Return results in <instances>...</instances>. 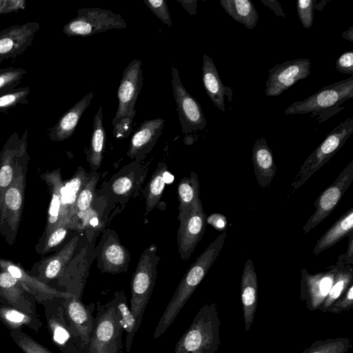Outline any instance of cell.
Returning <instances> with one entry per match:
<instances>
[{
    "label": "cell",
    "mask_w": 353,
    "mask_h": 353,
    "mask_svg": "<svg viewBox=\"0 0 353 353\" xmlns=\"http://www.w3.org/2000/svg\"><path fill=\"white\" fill-rule=\"evenodd\" d=\"M206 223L212 225L216 230L221 232L226 231L227 219L220 213H214L206 218Z\"/></svg>",
    "instance_id": "f6af8a7d"
},
{
    "label": "cell",
    "mask_w": 353,
    "mask_h": 353,
    "mask_svg": "<svg viewBox=\"0 0 353 353\" xmlns=\"http://www.w3.org/2000/svg\"><path fill=\"white\" fill-rule=\"evenodd\" d=\"M159 259L157 247L150 245L141 254L132 276L130 309L136 319L137 331L153 291Z\"/></svg>",
    "instance_id": "8992f818"
},
{
    "label": "cell",
    "mask_w": 353,
    "mask_h": 353,
    "mask_svg": "<svg viewBox=\"0 0 353 353\" xmlns=\"http://www.w3.org/2000/svg\"><path fill=\"white\" fill-rule=\"evenodd\" d=\"M353 181V161L340 172L335 181L326 188L314 203L315 210L303 227L308 233L320 224L335 209Z\"/></svg>",
    "instance_id": "30bf717a"
},
{
    "label": "cell",
    "mask_w": 353,
    "mask_h": 353,
    "mask_svg": "<svg viewBox=\"0 0 353 353\" xmlns=\"http://www.w3.org/2000/svg\"><path fill=\"white\" fill-rule=\"evenodd\" d=\"M310 68L311 61L308 59H297L274 65L268 70L265 96L281 95L298 81L306 79L310 74Z\"/></svg>",
    "instance_id": "7c38bea8"
},
{
    "label": "cell",
    "mask_w": 353,
    "mask_h": 353,
    "mask_svg": "<svg viewBox=\"0 0 353 353\" xmlns=\"http://www.w3.org/2000/svg\"><path fill=\"white\" fill-rule=\"evenodd\" d=\"M94 308V303L85 305L74 295L71 296L66 307L72 334L78 339L83 353H87L92 332Z\"/></svg>",
    "instance_id": "ac0fdd59"
},
{
    "label": "cell",
    "mask_w": 353,
    "mask_h": 353,
    "mask_svg": "<svg viewBox=\"0 0 353 353\" xmlns=\"http://www.w3.org/2000/svg\"><path fill=\"white\" fill-rule=\"evenodd\" d=\"M72 228V226L69 224H61L54 228L47 235L42 237L43 244L41 253L46 254L50 252V250L60 244L67 236L69 229Z\"/></svg>",
    "instance_id": "f35d334b"
},
{
    "label": "cell",
    "mask_w": 353,
    "mask_h": 353,
    "mask_svg": "<svg viewBox=\"0 0 353 353\" xmlns=\"http://www.w3.org/2000/svg\"><path fill=\"white\" fill-rule=\"evenodd\" d=\"M353 132V118L341 121L325 137L299 168L291 183L290 192L300 188L343 147Z\"/></svg>",
    "instance_id": "52a82bcc"
},
{
    "label": "cell",
    "mask_w": 353,
    "mask_h": 353,
    "mask_svg": "<svg viewBox=\"0 0 353 353\" xmlns=\"http://www.w3.org/2000/svg\"><path fill=\"white\" fill-rule=\"evenodd\" d=\"M106 140L105 130L103 124V107L99 106L93 119L90 145L87 151V158L92 172L101 166Z\"/></svg>",
    "instance_id": "83f0119b"
},
{
    "label": "cell",
    "mask_w": 353,
    "mask_h": 353,
    "mask_svg": "<svg viewBox=\"0 0 353 353\" xmlns=\"http://www.w3.org/2000/svg\"><path fill=\"white\" fill-rule=\"evenodd\" d=\"M28 130L20 137L14 132L5 143L0 153V209L3 195L11 185L17 166L25 154L28 152Z\"/></svg>",
    "instance_id": "e0dca14e"
},
{
    "label": "cell",
    "mask_w": 353,
    "mask_h": 353,
    "mask_svg": "<svg viewBox=\"0 0 353 353\" xmlns=\"http://www.w3.org/2000/svg\"><path fill=\"white\" fill-rule=\"evenodd\" d=\"M94 96V91L88 92L60 117L55 125L49 131V137L52 141H64L72 135Z\"/></svg>",
    "instance_id": "cb8c5ba5"
},
{
    "label": "cell",
    "mask_w": 353,
    "mask_h": 353,
    "mask_svg": "<svg viewBox=\"0 0 353 353\" xmlns=\"http://www.w3.org/2000/svg\"><path fill=\"white\" fill-rule=\"evenodd\" d=\"M202 82L210 99L218 109L224 112L225 96L231 101L232 90L223 85L213 60L207 54L203 56Z\"/></svg>",
    "instance_id": "7402d4cb"
},
{
    "label": "cell",
    "mask_w": 353,
    "mask_h": 353,
    "mask_svg": "<svg viewBox=\"0 0 353 353\" xmlns=\"http://www.w3.org/2000/svg\"><path fill=\"white\" fill-rule=\"evenodd\" d=\"M352 347L347 337L316 341L301 353H346Z\"/></svg>",
    "instance_id": "e575fe53"
},
{
    "label": "cell",
    "mask_w": 353,
    "mask_h": 353,
    "mask_svg": "<svg viewBox=\"0 0 353 353\" xmlns=\"http://www.w3.org/2000/svg\"><path fill=\"white\" fill-rule=\"evenodd\" d=\"M92 172V175L88 176L78 195L75 205L76 216H83L92 204L96 185L99 180L97 173Z\"/></svg>",
    "instance_id": "d590c367"
},
{
    "label": "cell",
    "mask_w": 353,
    "mask_h": 353,
    "mask_svg": "<svg viewBox=\"0 0 353 353\" xmlns=\"http://www.w3.org/2000/svg\"><path fill=\"white\" fill-rule=\"evenodd\" d=\"M78 241L79 237L74 236L60 251L41 261L39 268L46 279H53L62 272L72 259Z\"/></svg>",
    "instance_id": "f546056e"
},
{
    "label": "cell",
    "mask_w": 353,
    "mask_h": 353,
    "mask_svg": "<svg viewBox=\"0 0 353 353\" xmlns=\"http://www.w3.org/2000/svg\"><path fill=\"white\" fill-rule=\"evenodd\" d=\"M165 119L157 118L144 121L131 138L128 157L140 161L154 148L160 137Z\"/></svg>",
    "instance_id": "d6986e66"
},
{
    "label": "cell",
    "mask_w": 353,
    "mask_h": 353,
    "mask_svg": "<svg viewBox=\"0 0 353 353\" xmlns=\"http://www.w3.org/2000/svg\"><path fill=\"white\" fill-rule=\"evenodd\" d=\"M142 86L141 61L134 59L124 69L117 90L118 108L112 121L115 138H127L132 132L135 104Z\"/></svg>",
    "instance_id": "277c9868"
},
{
    "label": "cell",
    "mask_w": 353,
    "mask_h": 353,
    "mask_svg": "<svg viewBox=\"0 0 353 353\" xmlns=\"http://www.w3.org/2000/svg\"><path fill=\"white\" fill-rule=\"evenodd\" d=\"M353 232V208L345 212L317 241L313 254L317 255Z\"/></svg>",
    "instance_id": "484cf974"
},
{
    "label": "cell",
    "mask_w": 353,
    "mask_h": 353,
    "mask_svg": "<svg viewBox=\"0 0 353 353\" xmlns=\"http://www.w3.org/2000/svg\"><path fill=\"white\" fill-rule=\"evenodd\" d=\"M336 68L338 72L344 74H353V52H344L336 61Z\"/></svg>",
    "instance_id": "ee69618b"
},
{
    "label": "cell",
    "mask_w": 353,
    "mask_h": 353,
    "mask_svg": "<svg viewBox=\"0 0 353 353\" xmlns=\"http://www.w3.org/2000/svg\"><path fill=\"white\" fill-rule=\"evenodd\" d=\"M41 177L48 185L51 193L48 221L43 236V237L54 228L61 224V218L63 183L59 169L43 173Z\"/></svg>",
    "instance_id": "d4e9b609"
},
{
    "label": "cell",
    "mask_w": 353,
    "mask_h": 353,
    "mask_svg": "<svg viewBox=\"0 0 353 353\" xmlns=\"http://www.w3.org/2000/svg\"><path fill=\"white\" fill-rule=\"evenodd\" d=\"M29 155L27 152L19 161L11 185L5 191L0 209V234L12 245L17 233L23 206L26 176Z\"/></svg>",
    "instance_id": "5b68a950"
},
{
    "label": "cell",
    "mask_w": 353,
    "mask_h": 353,
    "mask_svg": "<svg viewBox=\"0 0 353 353\" xmlns=\"http://www.w3.org/2000/svg\"><path fill=\"white\" fill-rule=\"evenodd\" d=\"M115 300L98 305L87 353H121L123 327Z\"/></svg>",
    "instance_id": "ba28073f"
},
{
    "label": "cell",
    "mask_w": 353,
    "mask_h": 353,
    "mask_svg": "<svg viewBox=\"0 0 353 353\" xmlns=\"http://www.w3.org/2000/svg\"><path fill=\"white\" fill-rule=\"evenodd\" d=\"M0 268L8 272L17 279L21 284L48 295L69 298L73 294L68 292H58L45 285L38 279L26 273L21 267L12 261L0 259Z\"/></svg>",
    "instance_id": "1f68e13d"
},
{
    "label": "cell",
    "mask_w": 353,
    "mask_h": 353,
    "mask_svg": "<svg viewBox=\"0 0 353 353\" xmlns=\"http://www.w3.org/2000/svg\"><path fill=\"white\" fill-rule=\"evenodd\" d=\"M4 316L7 321L15 324L21 323L26 319V316L23 314L14 310H6Z\"/></svg>",
    "instance_id": "c3c4849f"
},
{
    "label": "cell",
    "mask_w": 353,
    "mask_h": 353,
    "mask_svg": "<svg viewBox=\"0 0 353 353\" xmlns=\"http://www.w3.org/2000/svg\"><path fill=\"white\" fill-rule=\"evenodd\" d=\"M353 98V77L324 86L301 101H296L284 111L285 114H310L322 123L345 108L342 105Z\"/></svg>",
    "instance_id": "7a4b0ae2"
},
{
    "label": "cell",
    "mask_w": 353,
    "mask_h": 353,
    "mask_svg": "<svg viewBox=\"0 0 353 353\" xmlns=\"http://www.w3.org/2000/svg\"><path fill=\"white\" fill-rule=\"evenodd\" d=\"M342 36L345 39L353 41V26L350 27L347 30L343 32Z\"/></svg>",
    "instance_id": "816d5d0a"
},
{
    "label": "cell",
    "mask_w": 353,
    "mask_h": 353,
    "mask_svg": "<svg viewBox=\"0 0 353 353\" xmlns=\"http://www.w3.org/2000/svg\"><path fill=\"white\" fill-rule=\"evenodd\" d=\"M181 6L188 12L190 15H194L196 12V3L197 1L192 0H178Z\"/></svg>",
    "instance_id": "f907efd6"
},
{
    "label": "cell",
    "mask_w": 353,
    "mask_h": 353,
    "mask_svg": "<svg viewBox=\"0 0 353 353\" xmlns=\"http://www.w3.org/2000/svg\"><path fill=\"white\" fill-rule=\"evenodd\" d=\"M171 71L172 92L182 132L188 134L204 129L207 122L199 103L184 87L174 64Z\"/></svg>",
    "instance_id": "8fae6325"
},
{
    "label": "cell",
    "mask_w": 353,
    "mask_h": 353,
    "mask_svg": "<svg viewBox=\"0 0 353 353\" xmlns=\"http://www.w3.org/2000/svg\"><path fill=\"white\" fill-rule=\"evenodd\" d=\"M179 216L202 205L199 197V181L196 173L191 172L189 177H183L177 186Z\"/></svg>",
    "instance_id": "f1b7e54d"
},
{
    "label": "cell",
    "mask_w": 353,
    "mask_h": 353,
    "mask_svg": "<svg viewBox=\"0 0 353 353\" xmlns=\"http://www.w3.org/2000/svg\"><path fill=\"white\" fill-rule=\"evenodd\" d=\"M114 299L120 315L121 325L126 333L125 346L126 352L128 353L131 350L134 337L137 332L136 319L128 305L126 297L123 292H115Z\"/></svg>",
    "instance_id": "836d02e7"
},
{
    "label": "cell",
    "mask_w": 353,
    "mask_h": 353,
    "mask_svg": "<svg viewBox=\"0 0 353 353\" xmlns=\"http://www.w3.org/2000/svg\"><path fill=\"white\" fill-rule=\"evenodd\" d=\"M143 2L161 22L169 27L172 26L170 12L165 0H143Z\"/></svg>",
    "instance_id": "b9f144b4"
},
{
    "label": "cell",
    "mask_w": 353,
    "mask_h": 353,
    "mask_svg": "<svg viewBox=\"0 0 353 353\" xmlns=\"http://www.w3.org/2000/svg\"><path fill=\"white\" fill-rule=\"evenodd\" d=\"M336 272L331 289L319 310L325 312L326 310L339 299L353 283V269L352 265L345 263L343 255L339 256L336 263Z\"/></svg>",
    "instance_id": "4316f807"
},
{
    "label": "cell",
    "mask_w": 353,
    "mask_h": 353,
    "mask_svg": "<svg viewBox=\"0 0 353 353\" xmlns=\"http://www.w3.org/2000/svg\"><path fill=\"white\" fill-rule=\"evenodd\" d=\"M27 73L21 68H0V92L17 88Z\"/></svg>",
    "instance_id": "74e56055"
},
{
    "label": "cell",
    "mask_w": 353,
    "mask_h": 353,
    "mask_svg": "<svg viewBox=\"0 0 353 353\" xmlns=\"http://www.w3.org/2000/svg\"><path fill=\"white\" fill-rule=\"evenodd\" d=\"M101 253V270L103 273L118 274L127 271L130 255L120 242L117 234L112 230L106 231Z\"/></svg>",
    "instance_id": "ffe728a7"
},
{
    "label": "cell",
    "mask_w": 353,
    "mask_h": 353,
    "mask_svg": "<svg viewBox=\"0 0 353 353\" xmlns=\"http://www.w3.org/2000/svg\"><path fill=\"white\" fill-rule=\"evenodd\" d=\"M336 272L335 265L314 274L305 268L301 270L300 299L305 302L307 310H317L323 303L331 289Z\"/></svg>",
    "instance_id": "4fadbf2b"
},
{
    "label": "cell",
    "mask_w": 353,
    "mask_h": 353,
    "mask_svg": "<svg viewBox=\"0 0 353 353\" xmlns=\"http://www.w3.org/2000/svg\"><path fill=\"white\" fill-rule=\"evenodd\" d=\"M53 336L54 340L59 345H64L70 339V334L68 330L61 324H54Z\"/></svg>",
    "instance_id": "bcb514c9"
},
{
    "label": "cell",
    "mask_w": 353,
    "mask_h": 353,
    "mask_svg": "<svg viewBox=\"0 0 353 353\" xmlns=\"http://www.w3.org/2000/svg\"><path fill=\"white\" fill-rule=\"evenodd\" d=\"M252 161L259 185L262 188L269 186L276 175V167L272 151L264 137L258 138L254 142Z\"/></svg>",
    "instance_id": "603a6c76"
},
{
    "label": "cell",
    "mask_w": 353,
    "mask_h": 353,
    "mask_svg": "<svg viewBox=\"0 0 353 353\" xmlns=\"http://www.w3.org/2000/svg\"><path fill=\"white\" fill-rule=\"evenodd\" d=\"M30 92L28 86L15 88L0 92V112H6L18 105L28 103Z\"/></svg>",
    "instance_id": "8d00e7d4"
},
{
    "label": "cell",
    "mask_w": 353,
    "mask_h": 353,
    "mask_svg": "<svg viewBox=\"0 0 353 353\" xmlns=\"http://www.w3.org/2000/svg\"><path fill=\"white\" fill-rule=\"evenodd\" d=\"M138 161L123 167L105 184L103 190L113 201L125 202L141 185L145 168Z\"/></svg>",
    "instance_id": "2e32d148"
},
{
    "label": "cell",
    "mask_w": 353,
    "mask_h": 353,
    "mask_svg": "<svg viewBox=\"0 0 353 353\" xmlns=\"http://www.w3.org/2000/svg\"><path fill=\"white\" fill-rule=\"evenodd\" d=\"M168 172V167L164 162L159 163L157 169L145 188V212L152 210L161 199L165 185V175Z\"/></svg>",
    "instance_id": "d6a6232c"
},
{
    "label": "cell",
    "mask_w": 353,
    "mask_h": 353,
    "mask_svg": "<svg viewBox=\"0 0 353 353\" xmlns=\"http://www.w3.org/2000/svg\"><path fill=\"white\" fill-rule=\"evenodd\" d=\"M219 3L229 16L245 28L252 30L256 26L259 16L251 1L221 0Z\"/></svg>",
    "instance_id": "4dcf8cb0"
},
{
    "label": "cell",
    "mask_w": 353,
    "mask_h": 353,
    "mask_svg": "<svg viewBox=\"0 0 353 353\" xmlns=\"http://www.w3.org/2000/svg\"><path fill=\"white\" fill-rule=\"evenodd\" d=\"M353 307V283L350 284L345 293L338 299L325 312L339 314L350 310Z\"/></svg>",
    "instance_id": "7bdbcfd3"
},
{
    "label": "cell",
    "mask_w": 353,
    "mask_h": 353,
    "mask_svg": "<svg viewBox=\"0 0 353 353\" xmlns=\"http://www.w3.org/2000/svg\"><path fill=\"white\" fill-rule=\"evenodd\" d=\"M220 326L216 304H205L177 341L174 353H216L221 343Z\"/></svg>",
    "instance_id": "3957f363"
},
{
    "label": "cell",
    "mask_w": 353,
    "mask_h": 353,
    "mask_svg": "<svg viewBox=\"0 0 353 353\" xmlns=\"http://www.w3.org/2000/svg\"><path fill=\"white\" fill-rule=\"evenodd\" d=\"M24 7V1H0V14L12 12Z\"/></svg>",
    "instance_id": "7dc6e473"
},
{
    "label": "cell",
    "mask_w": 353,
    "mask_h": 353,
    "mask_svg": "<svg viewBox=\"0 0 353 353\" xmlns=\"http://www.w3.org/2000/svg\"><path fill=\"white\" fill-rule=\"evenodd\" d=\"M206 218L203 205L178 216L177 243L181 259H189L201 240L205 230Z\"/></svg>",
    "instance_id": "5bb4252c"
},
{
    "label": "cell",
    "mask_w": 353,
    "mask_h": 353,
    "mask_svg": "<svg viewBox=\"0 0 353 353\" xmlns=\"http://www.w3.org/2000/svg\"><path fill=\"white\" fill-rule=\"evenodd\" d=\"M11 335L16 343L25 353H51L30 337L19 332H12Z\"/></svg>",
    "instance_id": "ab89813d"
},
{
    "label": "cell",
    "mask_w": 353,
    "mask_h": 353,
    "mask_svg": "<svg viewBox=\"0 0 353 353\" xmlns=\"http://www.w3.org/2000/svg\"><path fill=\"white\" fill-rule=\"evenodd\" d=\"M314 3L313 0H298L296 10L300 21L303 28L308 29L312 27L314 17Z\"/></svg>",
    "instance_id": "60d3db41"
},
{
    "label": "cell",
    "mask_w": 353,
    "mask_h": 353,
    "mask_svg": "<svg viewBox=\"0 0 353 353\" xmlns=\"http://www.w3.org/2000/svg\"><path fill=\"white\" fill-rule=\"evenodd\" d=\"M241 299L245 330L248 331L253 323L258 303V281L252 259L244 264L241 280Z\"/></svg>",
    "instance_id": "44dd1931"
},
{
    "label": "cell",
    "mask_w": 353,
    "mask_h": 353,
    "mask_svg": "<svg viewBox=\"0 0 353 353\" xmlns=\"http://www.w3.org/2000/svg\"><path fill=\"white\" fill-rule=\"evenodd\" d=\"M343 255L346 264L352 265L353 263V232L348 234L347 249Z\"/></svg>",
    "instance_id": "681fc988"
},
{
    "label": "cell",
    "mask_w": 353,
    "mask_h": 353,
    "mask_svg": "<svg viewBox=\"0 0 353 353\" xmlns=\"http://www.w3.org/2000/svg\"><path fill=\"white\" fill-rule=\"evenodd\" d=\"M126 27V22L119 14L100 8H85L77 10V16L63 26V32L68 37H89Z\"/></svg>",
    "instance_id": "9c48e42d"
},
{
    "label": "cell",
    "mask_w": 353,
    "mask_h": 353,
    "mask_svg": "<svg viewBox=\"0 0 353 353\" xmlns=\"http://www.w3.org/2000/svg\"><path fill=\"white\" fill-rule=\"evenodd\" d=\"M226 237V231L222 232L189 267L157 325L154 339L159 338L174 322L218 257Z\"/></svg>",
    "instance_id": "6da1fadb"
},
{
    "label": "cell",
    "mask_w": 353,
    "mask_h": 353,
    "mask_svg": "<svg viewBox=\"0 0 353 353\" xmlns=\"http://www.w3.org/2000/svg\"><path fill=\"white\" fill-rule=\"evenodd\" d=\"M40 29L38 22L12 26L0 31V63L23 54Z\"/></svg>",
    "instance_id": "9a60e30c"
}]
</instances>
